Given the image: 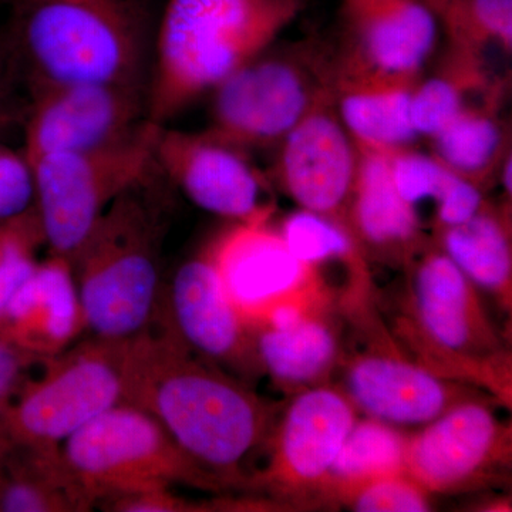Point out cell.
Here are the masks:
<instances>
[{
	"label": "cell",
	"instance_id": "cell-19",
	"mask_svg": "<svg viewBox=\"0 0 512 512\" xmlns=\"http://www.w3.org/2000/svg\"><path fill=\"white\" fill-rule=\"evenodd\" d=\"M0 330L20 349L46 360L87 333L72 262L47 254L0 318Z\"/></svg>",
	"mask_w": 512,
	"mask_h": 512
},
{
	"label": "cell",
	"instance_id": "cell-8",
	"mask_svg": "<svg viewBox=\"0 0 512 512\" xmlns=\"http://www.w3.org/2000/svg\"><path fill=\"white\" fill-rule=\"evenodd\" d=\"M163 127L148 120L107 146L50 154L32 164L47 254L70 261L111 202L153 171Z\"/></svg>",
	"mask_w": 512,
	"mask_h": 512
},
{
	"label": "cell",
	"instance_id": "cell-35",
	"mask_svg": "<svg viewBox=\"0 0 512 512\" xmlns=\"http://www.w3.org/2000/svg\"><path fill=\"white\" fill-rule=\"evenodd\" d=\"M40 363L42 360L20 349L0 330V416Z\"/></svg>",
	"mask_w": 512,
	"mask_h": 512
},
{
	"label": "cell",
	"instance_id": "cell-18",
	"mask_svg": "<svg viewBox=\"0 0 512 512\" xmlns=\"http://www.w3.org/2000/svg\"><path fill=\"white\" fill-rule=\"evenodd\" d=\"M271 218L228 222L215 234L222 274L247 322L276 302L323 288L319 269L292 254Z\"/></svg>",
	"mask_w": 512,
	"mask_h": 512
},
{
	"label": "cell",
	"instance_id": "cell-17",
	"mask_svg": "<svg viewBox=\"0 0 512 512\" xmlns=\"http://www.w3.org/2000/svg\"><path fill=\"white\" fill-rule=\"evenodd\" d=\"M357 412L394 427H423L456 404L478 397L423 363L373 349L349 360L345 389Z\"/></svg>",
	"mask_w": 512,
	"mask_h": 512
},
{
	"label": "cell",
	"instance_id": "cell-12",
	"mask_svg": "<svg viewBox=\"0 0 512 512\" xmlns=\"http://www.w3.org/2000/svg\"><path fill=\"white\" fill-rule=\"evenodd\" d=\"M156 163L171 187L222 220L249 222L274 214L271 202L265 201V175L249 153L205 130L161 128Z\"/></svg>",
	"mask_w": 512,
	"mask_h": 512
},
{
	"label": "cell",
	"instance_id": "cell-6",
	"mask_svg": "<svg viewBox=\"0 0 512 512\" xmlns=\"http://www.w3.org/2000/svg\"><path fill=\"white\" fill-rule=\"evenodd\" d=\"M130 339L89 335L40 363L0 416L13 444L60 447L111 407L124 403Z\"/></svg>",
	"mask_w": 512,
	"mask_h": 512
},
{
	"label": "cell",
	"instance_id": "cell-30",
	"mask_svg": "<svg viewBox=\"0 0 512 512\" xmlns=\"http://www.w3.org/2000/svg\"><path fill=\"white\" fill-rule=\"evenodd\" d=\"M384 156L394 187L416 210L426 201L436 205L460 177L433 153H423L416 146L389 151Z\"/></svg>",
	"mask_w": 512,
	"mask_h": 512
},
{
	"label": "cell",
	"instance_id": "cell-31",
	"mask_svg": "<svg viewBox=\"0 0 512 512\" xmlns=\"http://www.w3.org/2000/svg\"><path fill=\"white\" fill-rule=\"evenodd\" d=\"M342 498L359 512H424L430 510V494L407 473L380 477L357 485Z\"/></svg>",
	"mask_w": 512,
	"mask_h": 512
},
{
	"label": "cell",
	"instance_id": "cell-21",
	"mask_svg": "<svg viewBox=\"0 0 512 512\" xmlns=\"http://www.w3.org/2000/svg\"><path fill=\"white\" fill-rule=\"evenodd\" d=\"M420 77L376 72L343 59L336 50L333 99L357 146L382 153L416 146L420 138L410 103Z\"/></svg>",
	"mask_w": 512,
	"mask_h": 512
},
{
	"label": "cell",
	"instance_id": "cell-33",
	"mask_svg": "<svg viewBox=\"0 0 512 512\" xmlns=\"http://www.w3.org/2000/svg\"><path fill=\"white\" fill-rule=\"evenodd\" d=\"M106 512H198L215 510L214 503H195L174 488H154V490L134 491L114 495L100 501L97 507Z\"/></svg>",
	"mask_w": 512,
	"mask_h": 512
},
{
	"label": "cell",
	"instance_id": "cell-1",
	"mask_svg": "<svg viewBox=\"0 0 512 512\" xmlns=\"http://www.w3.org/2000/svg\"><path fill=\"white\" fill-rule=\"evenodd\" d=\"M124 403L153 416L222 491L251 485L249 463L276 423L275 407L247 382L163 330L131 338Z\"/></svg>",
	"mask_w": 512,
	"mask_h": 512
},
{
	"label": "cell",
	"instance_id": "cell-23",
	"mask_svg": "<svg viewBox=\"0 0 512 512\" xmlns=\"http://www.w3.org/2000/svg\"><path fill=\"white\" fill-rule=\"evenodd\" d=\"M93 510L60 447L10 443L0 454V512Z\"/></svg>",
	"mask_w": 512,
	"mask_h": 512
},
{
	"label": "cell",
	"instance_id": "cell-26",
	"mask_svg": "<svg viewBox=\"0 0 512 512\" xmlns=\"http://www.w3.org/2000/svg\"><path fill=\"white\" fill-rule=\"evenodd\" d=\"M497 76L485 53L446 43L434 69L421 74L413 89L410 116L417 137H433Z\"/></svg>",
	"mask_w": 512,
	"mask_h": 512
},
{
	"label": "cell",
	"instance_id": "cell-4",
	"mask_svg": "<svg viewBox=\"0 0 512 512\" xmlns=\"http://www.w3.org/2000/svg\"><path fill=\"white\" fill-rule=\"evenodd\" d=\"M309 0H165L148 120L168 121L278 42Z\"/></svg>",
	"mask_w": 512,
	"mask_h": 512
},
{
	"label": "cell",
	"instance_id": "cell-15",
	"mask_svg": "<svg viewBox=\"0 0 512 512\" xmlns=\"http://www.w3.org/2000/svg\"><path fill=\"white\" fill-rule=\"evenodd\" d=\"M356 421L355 404L343 390L322 383L302 389L275 423L271 460L251 485L286 494L325 488Z\"/></svg>",
	"mask_w": 512,
	"mask_h": 512
},
{
	"label": "cell",
	"instance_id": "cell-2",
	"mask_svg": "<svg viewBox=\"0 0 512 512\" xmlns=\"http://www.w3.org/2000/svg\"><path fill=\"white\" fill-rule=\"evenodd\" d=\"M161 8L157 0H10L3 33L28 92L72 83L150 87Z\"/></svg>",
	"mask_w": 512,
	"mask_h": 512
},
{
	"label": "cell",
	"instance_id": "cell-20",
	"mask_svg": "<svg viewBox=\"0 0 512 512\" xmlns=\"http://www.w3.org/2000/svg\"><path fill=\"white\" fill-rule=\"evenodd\" d=\"M359 147V146H357ZM359 168L346 227L366 258L375 256L407 268L430 244L419 211L400 197L382 151L359 147Z\"/></svg>",
	"mask_w": 512,
	"mask_h": 512
},
{
	"label": "cell",
	"instance_id": "cell-25",
	"mask_svg": "<svg viewBox=\"0 0 512 512\" xmlns=\"http://www.w3.org/2000/svg\"><path fill=\"white\" fill-rule=\"evenodd\" d=\"M323 309L284 329L252 326L256 359L262 373L285 389H306L329 376L340 359L335 325Z\"/></svg>",
	"mask_w": 512,
	"mask_h": 512
},
{
	"label": "cell",
	"instance_id": "cell-24",
	"mask_svg": "<svg viewBox=\"0 0 512 512\" xmlns=\"http://www.w3.org/2000/svg\"><path fill=\"white\" fill-rule=\"evenodd\" d=\"M431 241L477 288L491 293L505 309L511 306V202L487 201L473 218L431 232Z\"/></svg>",
	"mask_w": 512,
	"mask_h": 512
},
{
	"label": "cell",
	"instance_id": "cell-9",
	"mask_svg": "<svg viewBox=\"0 0 512 512\" xmlns=\"http://www.w3.org/2000/svg\"><path fill=\"white\" fill-rule=\"evenodd\" d=\"M410 271V313L403 336L423 352L431 366L450 367L473 379L491 370L507 372L505 352L484 311L477 286L433 241L407 266ZM505 377V375H500Z\"/></svg>",
	"mask_w": 512,
	"mask_h": 512
},
{
	"label": "cell",
	"instance_id": "cell-32",
	"mask_svg": "<svg viewBox=\"0 0 512 512\" xmlns=\"http://www.w3.org/2000/svg\"><path fill=\"white\" fill-rule=\"evenodd\" d=\"M35 204L33 167L22 148L0 141V220Z\"/></svg>",
	"mask_w": 512,
	"mask_h": 512
},
{
	"label": "cell",
	"instance_id": "cell-29",
	"mask_svg": "<svg viewBox=\"0 0 512 512\" xmlns=\"http://www.w3.org/2000/svg\"><path fill=\"white\" fill-rule=\"evenodd\" d=\"M46 235L36 205L0 220V318L16 291L35 271Z\"/></svg>",
	"mask_w": 512,
	"mask_h": 512
},
{
	"label": "cell",
	"instance_id": "cell-36",
	"mask_svg": "<svg viewBox=\"0 0 512 512\" xmlns=\"http://www.w3.org/2000/svg\"><path fill=\"white\" fill-rule=\"evenodd\" d=\"M18 80V67L10 52L8 40L5 33H0V123L8 117L12 106L13 89Z\"/></svg>",
	"mask_w": 512,
	"mask_h": 512
},
{
	"label": "cell",
	"instance_id": "cell-34",
	"mask_svg": "<svg viewBox=\"0 0 512 512\" xmlns=\"http://www.w3.org/2000/svg\"><path fill=\"white\" fill-rule=\"evenodd\" d=\"M485 191L487 188L483 185L458 177L456 183L451 185L447 194L436 204L433 232L463 224L473 218L487 202Z\"/></svg>",
	"mask_w": 512,
	"mask_h": 512
},
{
	"label": "cell",
	"instance_id": "cell-28",
	"mask_svg": "<svg viewBox=\"0 0 512 512\" xmlns=\"http://www.w3.org/2000/svg\"><path fill=\"white\" fill-rule=\"evenodd\" d=\"M278 229L292 254L303 264L316 269L343 265L356 278L367 275L365 252L342 222L299 210L288 215Z\"/></svg>",
	"mask_w": 512,
	"mask_h": 512
},
{
	"label": "cell",
	"instance_id": "cell-7",
	"mask_svg": "<svg viewBox=\"0 0 512 512\" xmlns=\"http://www.w3.org/2000/svg\"><path fill=\"white\" fill-rule=\"evenodd\" d=\"M60 450L94 510L114 495L154 488L222 491L153 416L130 403L101 413Z\"/></svg>",
	"mask_w": 512,
	"mask_h": 512
},
{
	"label": "cell",
	"instance_id": "cell-13",
	"mask_svg": "<svg viewBox=\"0 0 512 512\" xmlns=\"http://www.w3.org/2000/svg\"><path fill=\"white\" fill-rule=\"evenodd\" d=\"M276 184L299 210L346 225L359 147L340 120L333 86L275 148Z\"/></svg>",
	"mask_w": 512,
	"mask_h": 512
},
{
	"label": "cell",
	"instance_id": "cell-3",
	"mask_svg": "<svg viewBox=\"0 0 512 512\" xmlns=\"http://www.w3.org/2000/svg\"><path fill=\"white\" fill-rule=\"evenodd\" d=\"M170 188L156 163L111 202L70 259L89 335L130 339L153 326L164 285Z\"/></svg>",
	"mask_w": 512,
	"mask_h": 512
},
{
	"label": "cell",
	"instance_id": "cell-5",
	"mask_svg": "<svg viewBox=\"0 0 512 512\" xmlns=\"http://www.w3.org/2000/svg\"><path fill=\"white\" fill-rule=\"evenodd\" d=\"M335 67L333 40L276 42L212 90L205 131L247 153L276 148L332 89Z\"/></svg>",
	"mask_w": 512,
	"mask_h": 512
},
{
	"label": "cell",
	"instance_id": "cell-22",
	"mask_svg": "<svg viewBox=\"0 0 512 512\" xmlns=\"http://www.w3.org/2000/svg\"><path fill=\"white\" fill-rule=\"evenodd\" d=\"M510 86V73L495 77L487 92L427 140L430 153L441 163L487 190L497 183L501 165L512 154L510 121L504 116Z\"/></svg>",
	"mask_w": 512,
	"mask_h": 512
},
{
	"label": "cell",
	"instance_id": "cell-16",
	"mask_svg": "<svg viewBox=\"0 0 512 512\" xmlns=\"http://www.w3.org/2000/svg\"><path fill=\"white\" fill-rule=\"evenodd\" d=\"M336 50L376 72L420 77L443 37L430 0H338Z\"/></svg>",
	"mask_w": 512,
	"mask_h": 512
},
{
	"label": "cell",
	"instance_id": "cell-11",
	"mask_svg": "<svg viewBox=\"0 0 512 512\" xmlns=\"http://www.w3.org/2000/svg\"><path fill=\"white\" fill-rule=\"evenodd\" d=\"M23 147L30 163L107 146L148 121V87L72 83L29 92Z\"/></svg>",
	"mask_w": 512,
	"mask_h": 512
},
{
	"label": "cell",
	"instance_id": "cell-14",
	"mask_svg": "<svg viewBox=\"0 0 512 512\" xmlns=\"http://www.w3.org/2000/svg\"><path fill=\"white\" fill-rule=\"evenodd\" d=\"M510 441L493 407L473 397L409 437L407 474L430 495L473 488L507 464Z\"/></svg>",
	"mask_w": 512,
	"mask_h": 512
},
{
	"label": "cell",
	"instance_id": "cell-27",
	"mask_svg": "<svg viewBox=\"0 0 512 512\" xmlns=\"http://www.w3.org/2000/svg\"><path fill=\"white\" fill-rule=\"evenodd\" d=\"M407 443L409 437L399 427L372 417L357 419L340 448L326 487L342 497L367 481L407 473Z\"/></svg>",
	"mask_w": 512,
	"mask_h": 512
},
{
	"label": "cell",
	"instance_id": "cell-10",
	"mask_svg": "<svg viewBox=\"0 0 512 512\" xmlns=\"http://www.w3.org/2000/svg\"><path fill=\"white\" fill-rule=\"evenodd\" d=\"M154 326L244 382L262 373L251 328L222 274L215 235L164 282Z\"/></svg>",
	"mask_w": 512,
	"mask_h": 512
}]
</instances>
